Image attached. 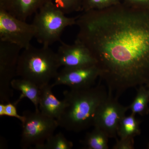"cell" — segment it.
I'll list each match as a JSON object with an SVG mask.
<instances>
[{"label":"cell","instance_id":"6da1fadb","mask_svg":"<svg viewBox=\"0 0 149 149\" xmlns=\"http://www.w3.org/2000/svg\"><path fill=\"white\" fill-rule=\"evenodd\" d=\"M75 40L93 55L109 95L149 83V9L124 3L78 16Z\"/></svg>","mask_w":149,"mask_h":149},{"label":"cell","instance_id":"7a4b0ae2","mask_svg":"<svg viewBox=\"0 0 149 149\" xmlns=\"http://www.w3.org/2000/svg\"><path fill=\"white\" fill-rule=\"evenodd\" d=\"M64 109L57 119L58 126L70 132L78 133L93 125L98 108L108 93L104 85L64 91Z\"/></svg>","mask_w":149,"mask_h":149},{"label":"cell","instance_id":"3957f363","mask_svg":"<svg viewBox=\"0 0 149 149\" xmlns=\"http://www.w3.org/2000/svg\"><path fill=\"white\" fill-rule=\"evenodd\" d=\"M60 67L56 53L49 47L38 48L31 45L20 54L16 75L40 89L55 78Z\"/></svg>","mask_w":149,"mask_h":149},{"label":"cell","instance_id":"277c9868","mask_svg":"<svg viewBox=\"0 0 149 149\" xmlns=\"http://www.w3.org/2000/svg\"><path fill=\"white\" fill-rule=\"evenodd\" d=\"M78 16L69 17L49 1L35 13L32 24L35 29L37 42L42 46L49 47L60 40L66 27L76 24Z\"/></svg>","mask_w":149,"mask_h":149},{"label":"cell","instance_id":"5b68a950","mask_svg":"<svg viewBox=\"0 0 149 149\" xmlns=\"http://www.w3.org/2000/svg\"><path fill=\"white\" fill-rule=\"evenodd\" d=\"M24 120L22 124L20 146L23 149L34 146L37 149L43 145L47 139L54 135L58 127L55 119L44 115L40 110L25 111Z\"/></svg>","mask_w":149,"mask_h":149},{"label":"cell","instance_id":"8992f818","mask_svg":"<svg viewBox=\"0 0 149 149\" xmlns=\"http://www.w3.org/2000/svg\"><path fill=\"white\" fill-rule=\"evenodd\" d=\"M35 35L33 24H28L0 9V41L14 44L24 49L31 45Z\"/></svg>","mask_w":149,"mask_h":149},{"label":"cell","instance_id":"52a82bcc","mask_svg":"<svg viewBox=\"0 0 149 149\" xmlns=\"http://www.w3.org/2000/svg\"><path fill=\"white\" fill-rule=\"evenodd\" d=\"M20 47L7 42L0 41V101L10 102L13 95L11 82L16 74Z\"/></svg>","mask_w":149,"mask_h":149},{"label":"cell","instance_id":"ba28073f","mask_svg":"<svg viewBox=\"0 0 149 149\" xmlns=\"http://www.w3.org/2000/svg\"><path fill=\"white\" fill-rule=\"evenodd\" d=\"M129 109V107L122 105L118 98L108 95L97 110L93 126L103 131L109 138L116 139L120 120Z\"/></svg>","mask_w":149,"mask_h":149},{"label":"cell","instance_id":"9c48e42d","mask_svg":"<svg viewBox=\"0 0 149 149\" xmlns=\"http://www.w3.org/2000/svg\"><path fill=\"white\" fill-rule=\"evenodd\" d=\"M100 70L96 65L76 67H63L58 72L53 87L64 85L71 89H80L94 86L100 77Z\"/></svg>","mask_w":149,"mask_h":149},{"label":"cell","instance_id":"30bf717a","mask_svg":"<svg viewBox=\"0 0 149 149\" xmlns=\"http://www.w3.org/2000/svg\"><path fill=\"white\" fill-rule=\"evenodd\" d=\"M56 53L60 67H76L96 65L95 60L90 50L76 40L72 45L61 42Z\"/></svg>","mask_w":149,"mask_h":149},{"label":"cell","instance_id":"8fae6325","mask_svg":"<svg viewBox=\"0 0 149 149\" xmlns=\"http://www.w3.org/2000/svg\"><path fill=\"white\" fill-rule=\"evenodd\" d=\"M50 0H0V9L26 21Z\"/></svg>","mask_w":149,"mask_h":149},{"label":"cell","instance_id":"7c38bea8","mask_svg":"<svg viewBox=\"0 0 149 149\" xmlns=\"http://www.w3.org/2000/svg\"><path fill=\"white\" fill-rule=\"evenodd\" d=\"M52 85L47 84L40 89L39 110L48 117L58 119L63 111L65 103L56 97Z\"/></svg>","mask_w":149,"mask_h":149},{"label":"cell","instance_id":"4fadbf2b","mask_svg":"<svg viewBox=\"0 0 149 149\" xmlns=\"http://www.w3.org/2000/svg\"><path fill=\"white\" fill-rule=\"evenodd\" d=\"M11 88L21 93L15 104L24 98H27L32 102L35 107V110H39L40 89L37 85L29 80L20 78L14 79L11 82Z\"/></svg>","mask_w":149,"mask_h":149},{"label":"cell","instance_id":"5bb4252c","mask_svg":"<svg viewBox=\"0 0 149 149\" xmlns=\"http://www.w3.org/2000/svg\"><path fill=\"white\" fill-rule=\"evenodd\" d=\"M109 138L103 131L94 127L92 131L86 134L82 143L86 149H108Z\"/></svg>","mask_w":149,"mask_h":149},{"label":"cell","instance_id":"9a60e30c","mask_svg":"<svg viewBox=\"0 0 149 149\" xmlns=\"http://www.w3.org/2000/svg\"><path fill=\"white\" fill-rule=\"evenodd\" d=\"M135 116L131 113L128 116H125L120 120L117 131V135L120 139L134 138L140 135V122L136 119Z\"/></svg>","mask_w":149,"mask_h":149},{"label":"cell","instance_id":"2e32d148","mask_svg":"<svg viewBox=\"0 0 149 149\" xmlns=\"http://www.w3.org/2000/svg\"><path fill=\"white\" fill-rule=\"evenodd\" d=\"M149 90L144 85H141L137 90V94L134 100L128 107L133 114L146 115L149 113Z\"/></svg>","mask_w":149,"mask_h":149},{"label":"cell","instance_id":"e0dca14e","mask_svg":"<svg viewBox=\"0 0 149 149\" xmlns=\"http://www.w3.org/2000/svg\"><path fill=\"white\" fill-rule=\"evenodd\" d=\"M71 141L67 139L61 132L53 135L37 149H71L73 147Z\"/></svg>","mask_w":149,"mask_h":149},{"label":"cell","instance_id":"ac0fdd59","mask_svg":"<svg viewBox=\"0 0 149 149\" xmlns=\"http://www.w3.org/2000/svg\"><path fill=\"white\" fill-rule=\"evenodd\" d=\"M121 0H83L82 11L102 10L116 5Z\"/></svg>","mask_w":149,"mask_h":149},{"label":"cell","instance_id":"d6986e66","mask_svg":"<svg viewBox=\"0 0 149 149\" xmlns=\"http://www.w3.org/2000/svg\"><path fill=\"white\" fill-rule=\"evenodd\" d=\"M65 14L82 11L83 0H50Z\"/></svg>","mask_w":149,"mask_h":149},{"label":"cell","instance_id":"ffe728a7","mask_svg":"<svg viewBox=\"0 0 149 149\" xmlns=\"http://www.w3.org/2000/svg\"><path fill=\"white\" fill-rule=\"evenodd\" d=\"M15 105L16 104L15 103H11L10 102L6 104L1 103L0 104V116L15 118L22 123L24 120V116L18 114Z\"/></svg>","mask_w":149,"mask_h":149},{"label":"cell","instance_id":"44dd1931","mask_svg":"<svg viewBox=\"0 0 149 149\" xmlns=\"http://www.w3.org/2000/svg\"><path fill=\"white\" fill-rule=\"evenodd\" d=\"M134 148V138H128L120 139L117 140L113 149H133Z\"/></svg>","mask_w":149,"mask_h":149},{"label":"cell","instance_id":"7402d4cb","mask_svg":"<svg viewBox=\"0 0 149 149\" xmlns=\"http://www.w3.org/2000/svg\"><path fill=\"white\" fill-rule=\"evenodd\" d=\"M123 3L131 7L141 9H149V0H123Z\"/></svg>","mask_w":149,"mask_h":149},{"label":"cell","instance_id":"603a6c76","mask_svg":"<svg viewBox=\"0 0 149 149\" xmlns=\"http://www.w3.org/2000/svg\"><path fill=\"white\" fill-rule=\"evenodd\" d=\"M147 87H148V88L149 89H148V90H149V83L148 84V85H147Z\"/></svg>","mask_w":149,"mask_h":149},{"label":"cell","instance_id":"cb8c5ba5","mask_svg":"<svg viewBox=\"0 0 149 149\" xmlns=\"http://www.w3.org/2000/svg\"><path fill=\"white\" fill-rule=\"evenodd\" d=\"M148 148L149 149V145H148Z\"/></svg>","mask_w":149,"mask_h":149}]
</instances>
